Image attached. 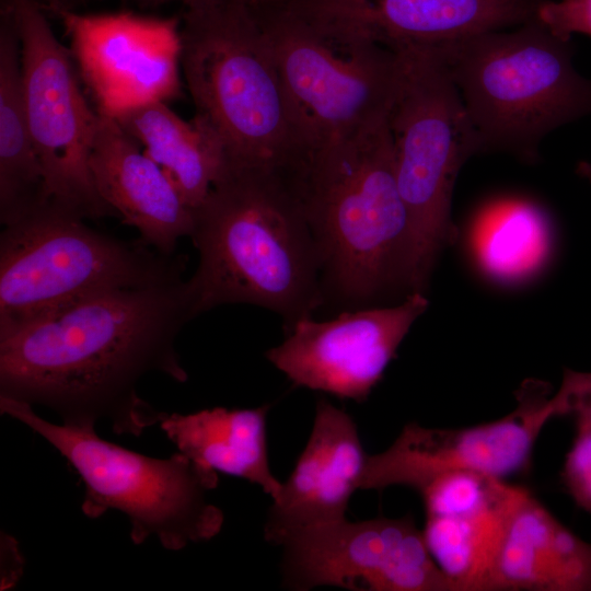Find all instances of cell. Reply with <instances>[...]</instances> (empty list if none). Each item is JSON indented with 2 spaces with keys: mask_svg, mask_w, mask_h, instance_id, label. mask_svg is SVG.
Listing matches in <instances>:
<instances>
[{
  "mask_svg": "<svg viewBox=\"0 0 591 591\" xmlns=\"http://www.w3.org/2000/svg\"><path fill=\"white\" fill-rule=\"evenodd\" d=\"M187 280L101 292L0 335V396L42 405L61 424L139 437L164 412L137 393L151 372L188 378L175 349L195 318Z\"/></svg>",
  "mask_w": 591,
  "mask_h": 591,
  "instance_id": "obj_1",
  "label": "cell"
},
{
  "mask_svg": "<svg viewBox=\"0 0 591 591\" xmlns=\"http://www.w3.org/2000/svg\"><path fill=\"white\" fill-rule=\"evenodd\" d=\"M196 316L222 304L279 314L287 329L325 303L318 250L289 174L227 165L195 210Z\"/></svg>",
  "mask_w": 591,
  "mask_h": 591,
  "instance_id": "obj_2",
  "label": "cell"
},
{
  "mask_svg": "<svg viewBox=\"0 0 591 591\" xmlns=\"http://www.w3.org/2000/svg\"><path fill=\"white\" fill-rule=\"evenodd\" d=\"M314 235L325 301L371 306L406 294L409 221L389 116L309 151L291 174Z\"/></svg>",
  "mask_w": 591,
  "mask_h": 591,
  "instance_id": "obj_3",
  "label": "cell"
},
{
  "mask_svg": "<svg viewBox=\"0 0 591 591\" xmlns=\"http://www.w3.org/2000/svg\"><path fill=\"white\" fill-rule=\"evenodd\" d=\"M181 39L195 114L218 134L227 165L293 172L310 149L255 10L242 0L186 9Z\"/></svg>",
  "mask_w": 591,
  "mask_h": 591,
  "instance_id": "obj_4",
  "label": "cell"
},
{
  "mask_svg": "<svg viewBox=\"0 0 591 591\" xmlns=\"http://www.w3.org/2000/svg\"><path fill=\"white\" fill-rule=\"evenodd\" d=\"M432 48L460 93L480 152L534 162L548 134L591 115V78L576 70L570 39L536 18Z\"/></svg>",
  "mask_w": 591,
  "mask_h": 591,
  "instance_id": "obj_5",
  "label": "cell"
},
{
  "mask_svg": "<svg viewBox=\"0 0 591 591\" xmlns=\"http://www.w3.org/2000/svg\"><path fill=\"white\" fill-rule=\"evenodd\" d=\"M0 412L42 436L76 470L84 484L85 517L123 512L134 544L154 536L176 552L220 533L224 515L209 498L219 483L216 471L179 451L155 459L100 438L95 428L53 424L25 402L0 396Z\"/></svg>",
  "mask_w": 591,
  "mask_h": 591,
  "instance_id": "obj_6",
  "label": "cell"
},
{
  "mask_svg": "<svg viewBox=\"0 0 591 591\" xmlns=\"http://www.w3.org/2000/svg\"><path fill=\"white\" fill-rule=\"evenodd\" d=\"M3 228L0 335L101 292L183 279L181 256L101 233L51 202Z\"/></svg>",
  "mask_w": 591,
  "mask_h": 591,
  "instance_id": "obj_7",
  "label": "cell"
},
{
  "mask_svg": "<svg viewBox=\"0 0 591 591\" xmlns=\"http://www.w3.org/2000/svg\"><path fill=\"white\" fill-rule=\"evenodd\" d=\"M403 74L389 115L398 188L409 221L406 293H425L440 253L455 242L451 205L466 160L480 152L460 93L432 47L398 50Z\"/></svg>",
  "mask_w": 591,
  "mask_h": 591,
  "instance_id": "obj_8",
  "label": "cell"
},
{
  "mask_svg": "<svg viewBox=\"0 0 591 591\" xmlns=\"http://www.w3.org/2000/svg\"><path fill=\"white\" fill-rule=\"evenodd\" d=\"M253 9L310 150L390 115L398 51L283 5Z\"/></svg>",
  "mask_w": 591,
  "mask_h": 591,
  "instance_id": "obj_9",
  "label": "cell"
},
{
  "mask_svg": "<svg viewBox=\"0 0 591 591\" xmlns=\"http://www.w3.org/2000/svg\"><path fill=\"white\" fill-rule=\"evenodd\" d=\"M3 4L19 34L25 113L48 201L83 220L117 217L91 176L99 112L81 90L70 48L56 37L39 0H4Z\"/></svg>",
  "mask_w": 591,
  "mask_h": 591,
  "instance_id": "obj_10",
  "label": "cell"
},
{
  "mask_svg": "<svg viewBox=\"0 0 591 591\" xmlns=\"http://www.w3.org/2000/svg\"><path fill=\"white\" fill-rule=\"evenodd\" d=\"M563 416L555 393L542 381H526L506 416L463 428L405 425L384 451L368 454L359 490L405 486L418 490L451 472H475L503 478L523 471L534 444L554 417Z\"/></svg>",
  "mask_w": 591,
  "mask_h": 591,
  "instance_id": "obj_11",
  "label": "cell"
},
{
  "mask_svg": "<svg viewBox=\"0 0 591 591\" xmlns=\"http://www.w3.org/2000/svg\"><path fill=\"white\" fill-rule=\"evenodd\" d=\"M282 586L296 591H455L412 515L348 519L301 532L282 545Z\"/></svg>",
  "mask_w": 591,
  "mask_h": 591,
  "instance_id": "obj_12",
  "label": "cell"
},
{
  "mask_svg": "<svg viewBox=\"0 0 591 591\" xmlns=\"http://www.w3.org/2000/svg\"><path fill=\"white\" fill-rule=\"evenodd\" d=\"M48 12L61 22L99 113L114 117L134 106L167 103L181 95L179 19L130 11L88 14L66 8Z\"/></svg>",
  "mask_w": 591,
  "mask_h": 591,
  "instance_id": "obj_13",
  "label": "cell"
},
{
  "mask_svg": "<svg viewBox=\"0 0 591 591\" xmlns=\"http://www.w3.org/2000/svg\"><path fill=\"white\" fill-rule=\"evenodd\" d=\"M429 302L410 293L399 303L345 310L334 318H300L285 329L267 360L296 386L364 402Z\"/></svg>",
  "mask_w": 591,
  "mask_h": 591,
  "instance_id": "obj_14",
  "label": "cell"
},
{
  "mask_svg": "<svg viewBox=\"0 0 591 591\" xmlns=\"http://www.w3.org/2000/svg\"><path fill=\"white\" fill-rule=\"evenodd\" d=\"M417 493L426 544L455 591H488L510 520L529 490L487 474L451 472Z\"/></svg>",
  "mask_w": 591,
  "mask_h": 591,
  "instance_id": "obj_15",
  "label": "cell"
},
{
  "mask_svg": "<svg viewBox=\"0 0 591 591\" xmlns=\"http://www.w3.org/2000/svg\"><path fill=\"white\" fill-rule=\"evenodd\" d=\"M542 0H291L287 9L395 51L434 47L535 19Z\"/></svg>",
  "mask_w": 591,
  "mask_h": 591,
  "instance_id": "obj_16",
  "label": "cell"
},
{
  "mask_svg": "<svg viewBox=\"0 0 591 591\" xmlns=\"http://www.w3.org/2000/svg\"><path fill=\"white\" fill-rule=\"evenodd\" d=\"M367 455L352 417L320 398L309 440L271 499L264 538L281 546L301 532L347 519Z\"/></svg>",
  "mask_w": 591,
  "mask_h": 591,
  "instance_id": "obj_17",
  "label": "cell"
},
{
  "mask_svg": "<svg viewBox=\"0 0 591 591\" xmlns=\"http://www.w3.org/2000/svg\"><path fill=\"white\" fill-rule=\"evenodd\" d=\"M89 165L100 197L146 244L174 255L178 240L190 237L195 211L112 116L99 113Z\"/></svg>",
  "mask_w": 591,
  "mask_h": 591,
  "instance_id": "obj_18",
  "label": "cell"
},
{
  "mask_svg": "<svg viewBox=\"0 0 591 591\" xmlns=\"http://www.w3.org/2000/svg\"><path fill=\"white\" fill-rule=\"evenodd\" d=\"M488 591H591V543L529 491L510 520Z\"/></svg>",
  "mask_w": 591,
  "mask_h": 591,
  "instance_id": "obj_19",
  "label": "cell"
},
{
  "mask_svg": "<svg viewBox=\"0 0 591 591\" xmlns=\"http://www.w3.org/2000/svg\"><path fill=\"white\" fill-rule=\"evenodd\" d=\"M269 409L265 404L255 408L213 407L187 415L165 413L159 425L179 452L217 473L259 486L273 499L282 482L269 463Z\"/></svg>",
  "mask_w": 591,
  "mask_h": 591,
  "instance_id": "obj_20",
  "label": "cell"
},
{
  "mask_svg": "<svg viewBox=\"0 0 591 591\" xmlns=\"http://www.w3.org/2000/svg\"><path fill=\"white\" fill-rule=\"evenodd\" d=\"M175 185L195 211L227 167L224 146L200 116L185 120L163 101L130 107L115 115Z\"/></svg>",
  "mask_w": 591,
  "mask_h": 591,
  "instance_id": "obj_21",
  "label": "cell"
},
{
  "mask_svg": "<svg viewBox=\"0 0 591 591\" xmlns=\"http://www.w3.org/2000/svg\"><path fill=\"white\" fill-rule=\"evenodd\" d=\"M44 171L25 113L18 30L2 4L0 22V221L14 224L48 204Z\"/></svg>",
  "mask_w": 591,
  "mask_h": 591,
  "instance_id": "obj_22",
  "label": "cell"
},
{
  "mask_svg": "<svg viewBox=\"0 0 591 591\" xmlns=\"http://www.w3.org/2000/svg\"><path fill=\"white\" fill-rule=\"evenodd\" d=\"M546 216L524 200L503 201L486 210L471 235L474 257L491 279L513 283L538 271L552 251Z\"/></svg>",
  "mask_w": 591,
  "mask_h": 591,
  "instance_id": "obj_23",
  "label": "cell"
},
{
  "mask_svg": "<svg viewBox=\"0 0 591 591\" xmlns=\"http://www.w3.org/2000/svg\"><path fill=\"white\" fill-rule=\"evenodd\" d=\"M576 420V433L566 454L561 480L576 506L591 514V422Z\"/></svg>",
  "mask_w": 591,
  "mask_h": 591,
  "instance_id": "obj_24",
  "label": "cell"
},
{
  "mask_svg": "<svg viewBox=\"0 0 591 591\" xmlns=\"http://www.w3.org/2000/svg\"><path fill=\"white\" fill-rule=\"evenodd\" d=\"M535 18L564 39L575 33L591 36V0H542Z\"/></svg>",
  "mask_w": 591,
  "mask_h": 591,
  "instance_id": "obj_25",
  "label": "cell"
},
{
  "mask_svg": "<svg viewBox=\"0 0 591 591\" xmlns=\"http://www.w3.org/2000/svg\"><path fill=\"white\" fill-rule=\"evenodd\" d=\"M563 415L591 422V372L566 369L559 390L555 393Z\"/></svg>",
  "mask_w": 591,
  "mask_h": 591,
  "instance_id": "obj_26",
  "label": "cell"
},
{
  "mask_svg": "<svg viewBox=\"0 0 591 591\" xmlns=\"http://www.w3.org/2000/svg\"><path fill=\"white\" fill-rule=\"evenodd\" d=\"M24 560L14 537L1 534V590L12 589L23 575Z\"/></svg>",
  "mask_w": 591,
  "mask_h": 591,
  "instance_id": "obj_27",
  "label": "cell"
},
{
  "mask_svg": "<svg viewBox=\"0 0 591 591\" xmlns=\"http://www.w3.org/2000/svg\"><path fill=\"white\" fill-rule=\"evenodd\" d=\"M137 3L142 8H159L161 5L179 2L185 9L197 8L207 3H210L215 0H136Z\"/></svg>",
  "mask_w": 591,
  "mask_h": 591,
  "instance_id": "obj_28",
  "label": "cell"
},
{
  "mask_svg": "<svg viewBox=\"0 0 591 591\" xmlns=\"http://www.w3.org/2000/svg\"><path fill=\"white\" fill-rule=\"evenodd\" d=\"M80 0H43V8L46 12L54 9H73L74 4Z\"/></svg>",
  "mask_w": 591,
  "mask_h": 591,
  "instance_id": "obj_29",
  "label": "cell"
},
{
  "mask_svg": "<svg viewBox=\"0 0 591 591\" xmlns=\"http://www.w3.org/2000/svg\"><path fill=\"white\" fill-rule=\"evenodd\" d=\"M253 8H267L285 4L291 0H242Z\"/></svg>",
  "mask_w": 591,
  "mask_h": 591,
  "instance_id": "obj_30",
  "label": "cell"
},
{
  "mask_svg": "<svg viewBox=\"0 0 591 591\" xmlns=\"http://www.w3.org/2000/svg\"><path fill=\"white\" fill-rule=\"evenodd\" d=\"M578 172L580 175L591 182V164H589L588 162H581L578 165Z\"/></svg>",
  "mask_w": 591,
  "mask_h": 591,
  "instance_id": "obj_31",
  "label": "cell"
}]
</instances>
